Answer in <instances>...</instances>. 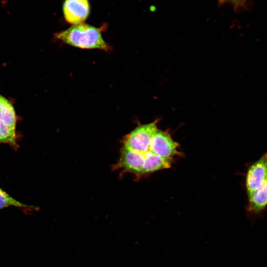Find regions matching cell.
I'll list each match as a JSON object with an SVG mask.
<instances>
[{
  "instance_id": "cell-5",
  "label": "cell",
  "mask_w": 267,
  "mask_h": 267,
  "mask_svg": "<svg viewBox=\"0 0 267 267\" xmlns=\"http://www.w3.org/2000/svg\"><path fill=\"white\" fill-rule=\"evenodd\" d=\"M247 211L252 214H258L267 207V179L263 185L251 194L248 195Z\"/></svg>"
},
{
  "instance_id": "cell-4",
  "label": "cell",
  "mask_w": 267,
  "mask_h": 267,
  "mask_svg": "<svg viewBox=\"0 0 267 267\" xmlns=\"http://www.w3.org/2000/svg\"><path fill=\"white\" fill-rule=\"evenodd\" d=\"M88 0H65L63 12L66 21L73 25L83 23L89 13Z\"/></svg>"
},
{
  "instance_id": "cell-6",
  "label": "cell",
  "mask_w": 267,
  "mask_h": 267,
  "mask_svg": "<svg viewBox=\"0 0 267 267\" xmlns=\"http://www.w3.org/2000/svg\"><path fill=\"white\" fill-rule=\"evenodd\" d=\"M0 120L9 126L16 129L17 116L12 103L0 94Z\"/></svg>"
},
{
  "instance_id": "cell-7",
  "label": "cell",
  "mask_w": 267,
  "mask_h": 267,
  "mask_svg": "<svg viewBox=\"0 0 267 267\" xmlns=\"http://www.w3.org/2000/svg\"><path fill=\"white\" fill-rule=\"evenodd\" d=\"M0 143H8L16 146V129L13 128L0 120Z\"/></svg>"
},
{
  "instance_id": "cell-2",
  "label": "cell",
  "mask_w": 267,
  "mask_h": 267,
  "mask_svg": "<svg viewBox=\"0 0 267 267\" xmlns=\"http://www.w3.org/2000/svg\"><path fill=\"white\" fill-rule=\"evenodd\" d=\"M55 37L64 43L76 47L106 51L110 49L99 29L86 23L73 25L55 34Z\"/></svg>"
},
{
  "instance_id": "cell-9",
  "label": "cell",
  "mask_w": 267,
  "mask_h": 267,
  "mask_svg": "<svg viewBox=\"0 0 267 267\" xmlns=\"http://www.w3.org/2000/svg\"><path fill=\"white\" fill-rule=\"evenodd\" d=\"M221 3H228L232 5L235 9H238L244 7L247 0H217Z\"/></svg>"
},
{
  "instance_id": "cell-8",
  "label": "cell",
  "mask_w": 267,
  "mask_h": 267,
  "mask_svg": "<svg viewBox=\"0 0 267 267\" xmlns=\"http://www.w3.org/2000/svg\"><path fill=\"white\" fill-rule=\"evenodd\" d=\"M10 206L19 207L28 210L37 209L34 206L27 205L18 201L0 188V209Z\"/></svg>"
},
{
  "instance_id": "cell-1",
  "label": "cell",
  "mask_w": 267,
  "mask_h": 267,
  "mask_svg": "<svg viewBox=\"0 0 267 267\" xmlns=\"http://www.w3.org/2000/svg\"><path fill=\"white\" fill-rule=\"evenodd\" d=\"M159 120L139 124L121 140L120 157L112 168L136 179L170 169L176 157L181 156L179 145L167 131L160 130Z\"/></svg>"
},
{
  "instance_id": "cell-3",
  "label": "cell",
  "mask_w": 267,
  "mask_h": 267,
  "mask_svg": "<svg viewBox=\"0 0 267 267\" xmlns=\"http://www.w3.org/2000/svg\"><path fill=\"white\" fill-rule=\"evenodd\" d=\"M267 179V152L249 168L245 185L248 195L260 188Z\"/></svg>"
}]
</instances>
